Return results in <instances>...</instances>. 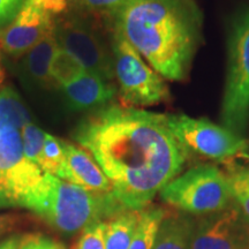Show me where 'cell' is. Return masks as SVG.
<instances>
[{"mask_svg":"<svg viewBox=\"0 0 249 249\" xmlns=\"http://www.w3.org/2000/svg\"><path fill=\"white\" fill-rule=\"evenodd\" d=\"M74 140L92 156L112 193L128 210H143L181 173L189 152L167 114L111 105L79 124Z\"/></svg>","mask_w":249,"mask_h":249,"instance_id":"6da1fadb","label":"cell"},{"mask_svg":"<svg viewBox=\"0 0 249 249\" xmlns=\"http://www.w3.org/2000/svg\"><path fill=\"white\" fill-rule=\"evenodd\" d=\"M113 28L163 79L183 82L203 42V13L196 0H127Z\"/></svg>","mask_w":249,"mask_h":249,"instance_id":"7a4b0ae2","label":"cell"},{"mask_svg":"<svg viewBox=\"0 0 249 249\" xmlns=\"http://www.w3.org/2000/svg\"><path fill=\"white\" fill-rule=\"evenodd\" d=\"M18 207L31 211L64 234H74L126 210L112 192L87 191L49 173H44Z\"/></svg>","mask_w":249,"mask_h":249,"instance_id":"3957f363","label":"cell"},{"mask_svg":"<svg viewBox=\"0 0 249 249\" xmlns=\"http://www.w3.org/2000/svg\"><path fill=\"white\" fill-rule=\"evenodd\" d=\"M220 119L233 133L245 132L249 119V6L232 18L227 37V74Z\"/></svg>","mask_w":249,"mask_h":249,"instance_id":"277c9868","label":"cell"},{"mask_svg":"<svg viewBox=\"0 0 249 249\" xmlns=\"http://www.w3.org/2000/svg\"><path fill=\"white\" fill-rule=\"evenodd\" d=\"M165 203L192 214H211L229 208L233 197L227 176L214 165H198L161 189Z\"/></svg>","mask_w":249,"mask_h":249,"instance_id":"5b68a950","label":"cell"},{"mask_svg":"<svg viewBox=\"0 0 249 249\" xmlns=\"http://www.w3.org/2000/svg\"><path fill=\"white\" fill-rule=\"evenodd\" d=\"M114 76L119 83L120 105L150 107L170 99V90L157 71L117 29L112 30Z\"/></svg>","mask_w":249,"mask_h":249,"instance_id":"8992f818","label":"cell"},{"mask_svg":"<svg viewBox=\"0 0 249 249\" xmlns=\"http://www.w3.org/2000/svg\"><path fill=\"white\" fill-rule=\"evenodd\" d=\"M170 128L187 151L202 157L225 161L236 157L246 140L226 127L211 123L205 118L186 114H167Z\"/></svg>","mask_w":249,"mask_h":249,"instance_id":"52a82bcc","label":"cell"},{"mask_svg":"<svg viewBox=\"0 0 249 249\" xmlns=\"http://www.w3.org/2000/svg\"><path fill=\"white\" fill-rule=\"evenodd\" d=\"M43 176L38 165L24 155L21 130L0 132V209L18 207Z\"/></svg>","mask_w":249,"mask_h":249,"instance_id":"ba28073f","label":"cell"},{"mask_svg":"<svg viewBox=\"0 0 249 249\" xmlns=\"http://www.w3.org/2000/svg\"><path fill=\"white\" fill-rule=\"evenodd\" d=\"M68 0H24L9 26L0 30V49L12 57H21L53 30L57 15L67 7Z\"/></svg>","mask_w":249,"mask_h":249,"instance_id":"9c48e42d","label":"cell"},{"mask_svg":"<svg viewBox=\"0 0 249 249\" xmlns=\"http://www.w3.org/2000/svg\"><path fill=\"white\" fill-rule=\"evenodd\" d=\"M59 48L66 50L83 68L107 81H113V54L97 33L76 18H60L55 23Z\"/></svg>","mask_w":249,"mask_h":249,"instance_id":"30bf717a","label":"cell"},{"mask_svg":"<svg viewBox=\"0 0 249 249\" xmlns=\"http://www.w3.org/2000/svg\"><path fill=\"white\" fill-rule=\"evenodd\" d=\"M192 249H249V222L229 208L202 218L194 224Z\"/></svg>","mask_w":249,"mask_h":249,"instance_id":"8fae6325","label":"cell"},{"mask_svg":"<svg viewBox=\"0 0 249 249\" xmlns=\"http://www.w3.org/2000/svg\"><path fill=\"white\" fill-rule=\"evenodd\" d=\"M65 160L58 178L74 183L90 192L111 193L110 180L107 178L93 157L81 145L64 141Z\"/></svg>","mask_w":249,"mask_h":249,"instance_id":"7c38bea8","label":"cell"},{"mask_svg":"<svg viewBox=\"0 0 249 249\" xmlns=\"http://www.w3.org/2000/svg\"><path fill=\"white\" fill-rule=\"evenodd\" d=\"M60 89L67 104L74 111L101 108L117 93V88L112 81L87 71L71 82L60 87Z\"/></svg>","mask_w":249,"mask_h":249,"instance_id":"4fadbf2b","label":"cell"},{"mask_svg":"<svg viewBox=\"0 0 249 249\" xmlns=\"http://www.w3.org/2000/svg\"><path fill=\"white\" fill-rule=\"evenodd\" d=\"M54 30L55 28L46 34L36 45H34L24 54L21 62V68L27 79L44 88L55 87L50 74L52 58L58 48Z\"/></svg>","mask_w":249,"mask_h":249,"instance_id":"5bb4252c","label":"cell"},{"mask_svg":"<svg viewBox=\"0 0 249 249\" xmlns=\"http://www.w3.org/2000/svg\"><path fill=\"white\" fill-rule=\"evenodd\" d=\"M195 222L180 213H167L158 230L154 249H192Z\"/></svg>","mask_w":249,"mask_h":249,"instance_id":"9a60e30c","label":"cell"},{"mask_svg":"<svg viewBox=\"0 0 249 249\" xmlns=\"http://www.w3.org/2000/svg\"><path fill=\"white\" fill-rule=\"evenodd\" d=\"M140 211L126 209L108 218L105 230V248L129 249L139 222Z\"/></svg>","mask_w":249,"mask_h":249,"instance_id":"2e32d148","label":"cell"},{"mask_svg":"<svg viewBox=\"0 0 249 249\" xmlns=\"http://www.w3.org/2000/svg\"><path fill=\"white\" fill-rule=\"evenodd\" d=\"M29 123L30 114L18 93L12 87L0 88V132L21 130Z\"/></svg>","mask_w":249,"mask_h":249,"instance_id":"e0dca14e","label":"cell"},{"mask_svg":"<svg viewBox=\"0 0 249 249\" xmlns=\"http://www.w3.org/2000/svg\"><path fill=\"white\" fill-rule=\"evenodd\" d=\"M166 210L160 207H147L140 211V217L129 249H154L156 236Z\"/></svg>","mask_w":249,"mask_h":249,"instance_id":"ac0fdd59","label":"cell"},{"mask_svg":"<svg viewBox=\"0 0 249 249\" xmlns=\"http://www.w3.org/2000/svg\"><path fill=\"white\" fill-rule=\"evenodd\" d=\"M85 71L82 65L73 55L58 46L50 66V74L55 87L67 85Z\"/></svg>","mask_w":249,"mask_h":249,"instance_id":"d6986e66","label":"cell"},{"mask_svg":"<svg viewBox=\"0 0 249 249\" xmlns=\"http://www.w3.org/2000/svg\"><path fill=\"white\" fill-rule=\"evenodd\" d=\"M65 160V150L62 140L46 133L44 145H43L42 158L39 167L44 173L58 176L62 163Z\"/></svg>","mask_w":249,"mask_h":249,"instance_id":"ffe728a7","label":"cell"},{"mask_svg":"<svg viewBox=\"0 0 249 249\" xmlns=\"http://www.w3.org/2000/svg\"><path fill=\"white\" fill-rule=\"evenodd\" d=\"M46 133L42 130L35 124L29 123L21 129V136H22L23 151L26 157L33 163L38 165L42 158L43 145H44Z\"/></svg>","mask_w":249,"mask_h":249,"instance_id":"44dd1931","label":"cell"},{"mask_svg":"<svg viewBox=\"0 0 249 249\" xmlns=\"http://www.w3.org/2000/svg\"><path fill=\"white\" fill-rule=\"evenodd\" d=\"M105 230H107V220L93 223L86 227L74 249H107Z\"/></svg>","mask_w":249,"mask_h":249,"instance_id":"7402d4cb","label":"cell"},{"mask_svg":"<svg viewBox=\"0 0 249 249\" xmlns=\"http://www.w3.org/2000/svg\"><path fill=\"white\" fill-rule=\"evenodd\" d=\"M18 249H66V246L42 233H30L20 238Z\"/></svg>","mask_w":249,"mask_h":249,"instance_id":"603a6c76","label":"cell"},{"mask_svg":"<svg viewBox=\"0 0 249 249\" xmlns=\"http://www.w3.org/2000/svg\"><path fill=\"white\" fill-rule=\"evenodd\" d=\"M231 186L233 197L236 195L249 193V165L247 166L230 167L226 174Z\"/></svg>","mask_w":249,"mask_h":249,"instance_id":"cb8c5ba5","label":"cell"},{"mask_svg":"<svg viewBox=\"0 0 249 249\" xmlns=\"http://www.w3.org/2000/svg\"><path fill=\"white\" fill-rule=\"evenodd\" d=\"M23 1L24 0H0V30L13 22Z\"/></svg>","mask_w":249,"mask_h":249,"instance_id":"d4e9b609","label":"cell"},{"mask_svg":"<svg viewBox=\"0 0 249 249\" xmlns=\"http://www.w3.org/2000/svg\"><path fill=\"white\" fill-rule=\"evenodd\" d=\"M126 1L127 0H82L81 5L92 11L110 12L112 14Z\"/></svg>","mask_w":249,"mask_h":249,"instance_id":"484cf974","label":"cell"},{"mask_svg":"<svg viewBox=\"0 0 249 249\" xmlns=\"http://www.w3.org/2000/svg\"><path fill=\"white\" fill-rule=\"evenodd\" d=\"M235 201L238 202V204L240 205L241 213L246 217V219L249 222V193L246 194H240L234 196Z\"/></svg>","mask_w":249,"mask_h":249,"instance_id":"4316f807","label":"cell"},{"mask_svg":"<svg viewBox=\"0 0 249 249\" xmlns=\"http://www.w3.org/2000/svg\"><path fill=\"white\" fill-rule=\"evenodd\" d=\"M15 222V218H13L9 214H0V236L4 235L6 232L13 227V224Z\"/></svg>","mask_w":249,"mask_h":249,"instance_id":"83f0119b","label":"cell"},{"mask_svg":"<svg viewBox=\"0 0 249 249\" xmlns=\"http://www.w3.org/2000/svg\"><path fill=\"white\" fill-rule=\"evenodd\" d=\"M20 238L17 235L9 236L6 240L0 242V249H18Z\"/></svg>","mask_w":249,"mask_h":249,"instance_id":"f1b7e54d","label":"cell"},{"mask_svg":"<svg viewBox=\"0 0 249 249\" xmlns=\"http://www.w3.org/2000/svg\"><path fill=\"white\" fill-rule=\"evenodd\" d=\"M236 157L244 160L246 161H249V140H246L244 147L241 148V150L239 151V154L236 155Z\"/></svg>","mask_w":249,"mask_h":249,"instance_id":"f546056e","label":"cell"},{"mask_svg":"<svg viewBox=\"0 0 249 249\" xmlns=\"http://www.w3.org/2000/svg\"><path fill=\"white\" fill-rule=\"evenodd\" d=\"M4 79H5V73H4V70H2L1 67H0V86L2 85V82H4Z\"/></svg>","mask_w":249,"mask_h":249,"instance_id":"4dcf8cb0","label":"cell"},{"mask_svg":"<svg viewBox=\"0 0 249 249\" xmlns=\"http://www.w3.org/2000/svg\"><path fill=\"white\" fill-rule=\"evenodd\" d=\"M71 1L76 2V4H81V1H82V0H71Z\"/></svg>","mask_w":249,"mask_h":249,"instance_id":"1f68e13d","label":"cell"}]
</instances>
